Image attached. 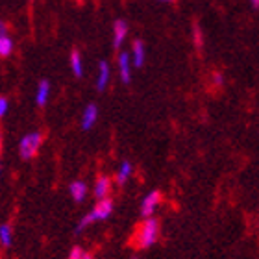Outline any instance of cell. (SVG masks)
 <instances>
[{
	"label": "cell",
	"mask_w": 259,
	"mask_h": 259,
	"mask_svg": "<svg viewBox=\"0 0 259 259\" xmlns=\"http://www.w3.org/2000/svg\"><path fill=\"white\" fill-rule=\"evenodd\" d=\"M85 257V254H83V250L78 248V246H74V248L70 250V254H69V259H83Z\"/></svg>",
	"instance_id": "d6986e66"
},
{
	"label": "cell",
	"mask_w": 259,
	"mask_h": 259,
	"mask_svg": "<svg viewBox=\"0 0 259 259\" xmlns=\"http://www.w3.org/2000/svg\"><path fill=\"white\" fill-rule=\"evenodd\" d=\"M0 243H2V246H11V228L10 224H2L0 226Z\"/></svg>",
	"instance_id": "2e32d148"
},
{
	"label": "cell",
	"mask_w": 259,
	"mask_h": 259,
	"mask_svg": "<svg viewBox=\"0 0 259 259\" xmlns=\"http://www.w3.org/2000/svg\"><path fill=\"white\" fill-rule=\"evenodd\" d=\"M161 202V193L159 191H152L150 194H146L145 200H143V204H141V215L145 217H152L154 215V209H156L157 205Z\"/></svg>",
	"instance_id": "3957f363"
},
{
	"label": "cell",
	"mask_w": 259,
	"mask_h": 259,
	"mask_svg": "<svg viewBox=\"0 0 259 259\" xmlns=\"http://www.w3.org/2000/svg\"><path fill=\"white\" fill-rule=\"evenodd\" d=\"M157 237H159V222H157V219L146 217L145 222H141V226L135 230L134 243L137 248H148L156 243Z\"/></svg>",
	"instance_id": "6da1fadb"
},
{
	"label": "cell",
	"mask_w": 259,
	"mask_h": 259,
	"mask_svg": "<svg viewBox=\"0 0 259 259\" xmlns=\"http://www.w3.org/2000/svg\"><path fill=\"white\" fill-rule=\"evenodd\" d=\"M11 50H13V41H11L4 32L2 35H0V56L6 58V56L11 54Z\"/></svg>",
	"instance_id": "5bb4252c"
},
{
	"label": "cell",
	"mask_w": 259,
	"mask_h": 259,
	"mask_svg": "<svg viewBox=\"0 0 259 259\" xmlns=\"http://www.w3.org/2000/svg\"><path fill=\"white\" fill-rule=\"evenodd\" d=\"M130 174H132V163L124 161L122 165H120L119 172H117V184H119V185H124L126 180L130 178Z\"/></svg>",
	"instance_id": "4fadbf2b"
},
{
	"label": "cell",
	"mask_w": 259,
	"mask_h": 259,
	"mask_svg": "<svg viewBox=\"0 0 259 259\" xmlns=\"http://www.w3.org/2000/svg\"><path fill=\"white\" fill-rule=\"evenodd\" d=\"M211 81H213V85H222V81H224V78H222V74L221 72H215V74L211 76Z\"/></svg>",
	"instance_id": "ffe728a7"
},
{
	"label": "cell",
	"mask_w": 259,
	"mask_h": 259,
	"mask_svg": "<svg viewBox=\"0 0 259 259\" xmlns=\"http://www.w3.org/2000/svg\"><path fill=\"white\" fill-rule=\"evenodd\" d=\"M69 193L76 202H83L87 194V185L83 184V182H72L69 187Z\"/></svg>",
	"instance_id": "ba28073f"
},
{
	"label": "cell",
	"mask_w": 259,
	"mask_h": 259,
	"mask_svg": "<svg viewBox=\"0 0 259 259\" xmlns=\"http://www.w3.org/2000/svg\"><path fill=\"white\" fill-rule=\"evenodd\" d=\"M250 2H252V6H254V8H259V0H250Z\"/></svg>",
	"instance_id": "7402d4cb"
},
{
	"label": "cell",
	"mask_w": 259,
	"mask_h": 259,
	"mask_svg": "<svg viewBox=\"0 0 259 259\" xmlns=\"http://www.w3.org/2000/svg\"><path fill=\"white\" fill-rule=\"evenodd\" d=\"M49 93H50V83L47 80H43L39 83L37 93H35V102H37V106H45V104H47Z\"/></svg>",
	"instance_id": "7c38bea8"
},
{
	"label": "cell",
	"mask_w": 259,
	"mask_h": 259,
	"mask_svg": "<svg viewBox=\"0 0 259 259\" xmlns=\"http://www.w3.org/2000/svg\"><path fill=\"white\" fill-rule=\"evenodd\" d=\"M70 67H72V72L80 78L83 69H81V58H80V52H78V50H72V54H70Z\"/></svg>",
	"instance_id": "9a60e30c"
},
{
	"label": "cell",
	"mask_w": 259,
	"mask_h": 259,
	"mask_svg": "<svg viewBox=\"0 0 259 259\" xmlns=\"http://www.w3.org/2000/svg\"><path fill=\"white\" fill-rule=\"evenodd\" d=\"M97 115H98V108L95 104H89L85 109H83V115H81V128L83 130H89L93 124H95V120H97Z\"/></svg>",
	"instance_id": "5b68a950"
},
{
	"label": "cell",
	"mask_w": 259,
	"mask_h": 259,
	"mask_svg": "<svg viewBox=\"0 0 259 259\" xmlns=\"http://www.w3.org/2000/svg\"><path fill=\"white\" fill-rule=\"evenodd\" d=\"M111 211H113V200L102 198L95 205V209H93L91 213H93V217H95V221H102V219H108Z\"/></svg>",
	"instance_id": "277c9868"
},
{
	"label": "cell",
	"mask_w": 259,
	"mask_h": 259,
	"mask_svg": "<svg viewBox=\"0 0 259 259\" xmlns=\"http://www.w3.org/2000/svg\"><path fill=\"white\" fill-rule=\"evenodd\" d=\"M126 32H128V26H126L124 21H117L113 26V47L115 49H120V45L124 41Z\"/></svg>",
	"instance_id": "52a82bcc"
},
{
	"label": "cell",
	"mask_w": 259,
	"mask_h": 259,
	"mask_svg": "<svg viewBox=\"0 0 259 259\" xmlns=\"http://www.w3.org/2000/svg\"><path fill=\"white\" fill-rule=\"evenodd\" d=\"M100 72H98V80H97V89L98 91H104L106 85H108L109 81V65L106 61H100Z\"/></svg>",
	"instance_id": "30bf717a"
},
{
	"label": "cell",
	"mask_w": 259,
	"mask_h": 259,
	"mask_svg": "<svg viewBox=\"0 0 259 259\" xmlns=\"http://www.w3.org/2000/svg\"><path fill=\"white\" fill-rule=\"evenodd\" d=\"M91 222H95V217H93V213H87V215L83 217V219H81V221H80V224H78V226H76V232L80 233L81 230H85V228L89 226V224H91Z\"/></svg>",
	"instance_id": "e0dca14e"
},
{
	"label": "cell",
	"mask_w": 259,
	"mask_h": 259,
	"mask_svg": "<svg viewBox=\"0 0 259 259\" xmlns=\"http://www.w3.org/2000/svg\"><path fill=\"white\" fill-rule=\"evenodd\" d=\"M165 2H172V0H165Z\"/></svg>",
	"instance_id": "cb8c5ba5"
},
{
	"label": "cell",
	"mask_w": 259,
	"mask_h": 259,
	"mask_svg": "<svg viewBox=\"0 0 259 259\" xmlns=\"http://www.w3.org/2000/svg\"><path fill=\"white\" fill-rule=\"evenodd\" d=\"M134 259H137V257H134Z\"/></svg>",
	"instance_id": "d4e9b609"
},
{
	"label": "cell",
	"mask_w": 259,
	"mask_h": 259,
	"mask_svg": "<svg viewBox=\"0 0 259 259\" xmlns=\"http://www.w3.org/2000/svg\"><path fill=\"white\" fill-rule=\"evenodd\" d=\"M132 50H134V65L139 69L145 63V45L137 39V41H134V49Z\"/></svg>",
	"instance_id": "8fae6325"
},
{
	"label": "cell",
	"mask_w": 259,
	"mask_h": 259,
	"mask_svg": "<svg viewBox=\"0 0 259 259\" xmlns=\"http://www.w3.org/2000/svg\"><path fill=\"white\" fill-rule=\"evenodd\" d=\"M194 45H196V49H202V32H200V26L198 24H194Z\"/></svg>",
	"instance_id": "ac0fdd59"
},
{
	"label": "cell",
	"mask_w": 259,
	"mask_h": 259,
	"mask_svg": "<svg viewBox=\"0 0 259 259\" xmlns=\"http://www.w3.org/2000/svg\"><path fill=\"white\" fill-rule=\"evenodd\" d=\"M109 191H111V180H109L108 176H100V178L97 180V184H95V196H97L98 200H102L108 196Z\"/></svg>",
	"instance_id": "8992f818"
},
{
	"label": "cell",
	"mask_w": 259,
	"mask_h": 259,
	"mask_svg": "<svg viewBox=\"0 0 259 259\" xmlns=\"http://www.w3.org/2000/svg\"><path fill=\"white\" fill-rule=\"evenodd\" d=\"M41 143H43V135L39 134V132L24 135L21 139V143H19V154H21L22 159H32L39 152Z\"/></svg>",
	"instance_id": "7a4b0ae2"
},
{
	"label": "cell",
	"mask_w": 259,
	"mask_h": 259,
	"mask_svg": "<svg viewBox=\"0 0 259 259\" xmlns=\"http://www.w3.org/2000/svg\"><path fill=\"white\" fill-rule=\"evenodd\" d=\"M8 106H10V104H8V100H6L4 97L0 98V115H6V111H8Z\"/></svg>",
	"instance_id": "44dd1931"
},
{
	"label": "cell",
	"mask_w": 259,
	"mask_h": 259,
	"mask_svg": "<svg viewBox=\"0 0 259 259\" xmlns=\"http://www.w3.org/2000/svg\"><path fill=\"white\" fill-rule=\"evenodd\" d=\"M83 259H93V257H91L89 254H85V257H83Z\"/></svg>",
	"instance_id": "603a6c76"
},
{
	"label": "cell",
	"mask_w": 259,
	"mask_h": 259,
	"mask_svg": "<svg viewBox=\"0 0 259 259\" xmlns=\"http://www.w3.org/2000/svg\"><path fill=\"white\" fill-rule=\"evenodd\" d=\"M119 69H120V78L124 83H130L132 80V74H130V54L128 52H122L119 56Z\"/></svg>",
	"instance_id": "9c48e42d"
}]
</instances>
